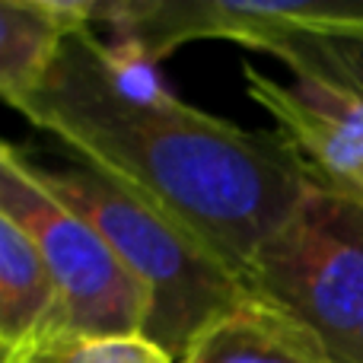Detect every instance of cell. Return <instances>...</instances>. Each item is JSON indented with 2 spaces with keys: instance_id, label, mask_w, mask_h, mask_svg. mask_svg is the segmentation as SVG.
<instances>
[{
  "instance_id": "obj_5",
  "label": "cell",
  "mask_w": 363,
  "mask_h": 363,
  "mask_svg": "<svg viewBox=\"0 0 363 363\" xmlns=\"http://www.w3.org/2000/svg\"><path fill=\"white\" fill-rule=\"evenodd\" d=\"M89 23L108 26L118 45L160 64L201 38L255 48L284 32L363 35V0H89Z\"/></svg>"
},
{
  "instance_id": "obj_2",
  "label": "cell",
  "mask_w": 363,
  "mask_h": 363,
  "mask_svg": "<svg viewBox=\"0 0 363 363\" xmlns=\"http://www.w3.org/2000/svg\"><path fill=\"white\" fill-rule=\"evenodd\" d=\"M35 179L77 211L147 290L150 315L144 338L176 363L188 341L223 309L252 294L249 281L230 268L191 226L134 188L77 163L64 169L35 166Z\"/></svg>"
},
{
  "instance_id": "obj_9",
  "label": "cell",
  "mask_w": 363,
  "mask_h": 363,
  "mask_svg": "<svg viewBox=\"0 0 363 363\" xmlns=\"http://www.w3.org/2000/svg\"><path fill=\"white\" fill-rule=\"evenodd\" d=\"M252 51L274 55L294 77H309L363 99V35L284 32L258 42Z\"/></svg>"
},
{
  "instance_id": "obj_7",
  "label": "cell",
  "mask_w": 363,
  "mask_h": 363,
  "mask_svg": "<svg viewBox=\"0 0 363 363\" xmlns=\"http://www.w3.org/2000/svg\"><path fill=\"white\" fill-rule=\"evenodd\" d=\"M176 363H335V357L294 313L252 290L213 315Z\"/></svg>"
},
{
  "instance_id": "obj_11",
  "label": "cell",
  "mask_w": 363,
  "mask_h": 363,
  "mask_svg": "<svg viewBox=\"0 0 363 363\" xmlns=\"http://www.w3.org/2000/svg\"><path fill=\"white\" fill-rule=\"evenodd\" d=\"M335 363H363V322L357 325V332L351 335V341L341 347V354L335 357Z\"/></svg>"
},
{
  "instance_id": "obj_4",
  "label": "cell",
  "mask_w": 363,
  "mask_h": 363,
  "mask_svg": "<svg viewBox=\"0 0 363 363\" xmlns=\"http://www.w3.org/2000/svg\"><path fill=\"white\" fill-rule=\"evenodd\" d=\"M0 213L13 220L61 296V322L83 335H144L150 300L106 239L35 179L32 163L0 140Z\"/></svg>"
},
{
  "instance_id": "obj_8",
  "label": "cell",
  "mask_w": 363,
  "mask_h": 363,
  "mask_svg": "<svg viewBox=\"0 0 363 363\" xmlns=\"http://www.w3.org/2000/svg\"><path fill=\"white\" fill-rule=\"evenodd\" d=\"M77 26H93L89 0H0V102L23 106Z\"/></svg>"
},
{
  "instance_id": "obj_1",
  "label": "cell",
  "mask_w": 363,
  "mask_h": 363,
  "mask_svg": "<svg viewBox=\"0 0 363 363\" xmlns=\"http://www.w3.org/2000/svg\"><path fill=\"white\" fill-rule=\"evenodd\" d=\"M16 112L191 226L245 281L264 239L319 182L277 131H245L182 102L157 64L102 42L93 26L64 38Z\"/></svg>"
},
{
  "instance_id": "obj_3",
  "label": "cell",
  "mask_w": 363,
  "mask_h": 363,
  "mask_svg": "<svg viewBox=\"0 0 363 363\" xmlns=\"http://www.w3.org/2000/svg\"><path fill=\"white\" fill-rule=\"evenodd\" d=\"M249 284L313 328L338 357L363 322V194L315 182L264 239Z\"/></svg>"
},
{
  "instance_id": "obj_10",
  "label": "cell",
  "mask_w": 363,
  "mask_h": 363,
  "mask_svg": "<svg viewBox=\"0 0 363 363\" xmlns=\"http://www.w3.org/2000/svg\"><path fill=\"white\" fill-rule=\"evenodd\" d=\"M13 363H172V357L144 335H83L64 328Z\"/></svg>"
},
{
  "instance_id": "obj_6",
  "label": "cell",
  "mask_w": 363,
  "mask_h": 363,
  "mask_svg": "<svg viewBox=\"0 0 363 363\" xmlns=\"http://www.w3.org/2000/svg\"><path fill=\"white\" fill-rule=\"evenodd\" d=\"M245 93L274 118V131L303 157L322 185L363 194V99L328 83L294 77L281 83L242 67Z\"/></svg>"
}]
</instances>
